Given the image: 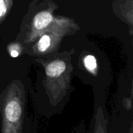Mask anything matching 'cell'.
I'll return each mask as SVG.
<instances>
[{
	"instance_id": "6da1fadb",
	"label": "cell",
	"mask_w": 133,
	"mask_h": 133,
	"mask_svg": "<svg viewBox=\"0 0 133 133\" xmlns=\"http://www.w3.org/2000/svg\"><path fill=\"white\" fill-rule=\"evenodd\" d=\"M22 115V108L16 101H10L6 104L5 109V118L6 123L4 125L10 124L18 122Z\"/></svg>"
},
{
	"instance_id": "7a4b0ae2",
	"label": "cell",
	"mask_w": 133,
	"mask_h": 133,
	"mask_svg": "<svg viewBox=\"0 0 133 133\" xmlns=\"http://www.w3.org/2000/svg\"><path fill=\"white\" fill-rule=\"evenodd\" d=\"M52 15L47 11L40 12L38 13L34 19V26L38 30H42L45 28L51 22Z\"/></svg>"
},
{
	"instance_id": "3957f363",
	"label": "cell",
	"mask_w": 133,
	"mask_h": 133,
	"mask_svg": "<svg viewBox=\"0 0 133 133\" xmlns=\"http://www.w3.org/2000/svg\"><path fill=\"white\" fill-rule=\"evenodd\" d=\"M66 70V64L62 61H56L49 64L45 69L48 76L55 77L61 75Z\"/></svg>"
},
{
	"instance_id": "277c9868",
	"label": "cell",
	"mask_w": 133,
	"mask_h": 133,
	"mask_svg": "<svg viewBox=\"0 0 133 133\" xmlns=\"http://www.w3.org/2000/svg\"><path fill=\"white\" fill-rule=\"evenodd\" d=\"M84 63L86 68L91 72H93L97 68V61L93 55H88L84 58Z\"/></svg>"
},
{
	"instance_id": "5b68a950",
	"label": "cell",
	"mask_w": 133,
	"mask_h": 133,
	"mask_svg": "<svg viewBox=\"0 0 133 133\" xmlns=\"http://www.w3.org/2000/svg\"><path fill=\"white\" fill-rule=\"evenodd\" d=\"M51 44V38L48 35H44L39 40L38 44V50L41 52H44L48 49Z\"/></svg>"
},
{
	"instance_id": "8992f818",
	"label": "cell",
	"mask_w": 133,
	"mask_h": 133,
	"mask_svg": "<svg viewBox=\"0 0 133 133\" xmlns=\"http://www.w3.org/2000/svg\"><path fill=\"white\" fill-rule=\"evenodd\" d=\"M11 0H0V19L6 14Z\"/></svg>"
},
{
	"instance_id": "52a82bcc",
	"label": "cell",
	"mask_w": 133,
	"mask_h": 133,
	"mask_svg": "<svg viewBox=\"0 0 133 133\" xmlns=\"http://www.w3.org/2000/svg\"><path fill=\"white\" fill-rule=\"evenodd\" d=\"M18 55H19V53H18V52L16 50H12L10 52V55L12 57H17Z\"/></svg>"
}]
</instances>
